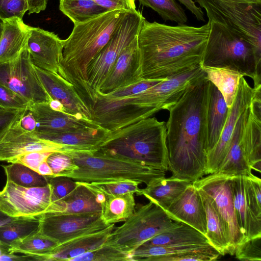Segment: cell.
I'll list each match as a JSON object with an SVG mask.
<instances>
[{"instance_id": "obj_12", "label": "cell", "mask_w": 261, "mask_h": 261, "mask_svg": "<svg viewBox=\"0 0 261 261\" xmlns=\"http://www.w3.org/2000/svg\"><path fill=\"white\" fill-rule=\"evenodd\" d=\"M49 184L27 188L7 180L0 191V210L9 217H40L49 212L52 204Z\"/></svg>"}, {"instance_id": "obj_30", "label": "cell", "mask_w": 261, "mask_h": 261, "mask_svg": "<svg viewBox=\"0 0 261 261\" xmlns=\"http://www.w3.org/2000/svg\"><path fill=\"white\" fill-rule=\"evenodd\" d=\"M228 109L220 92L210 82L206 117L207 153L219 140L227 118Z\"/></svg>"}, {"instance_id": "obj_21", "label": "cell", "mask_w": 261, "mask_h": 261, "mask_svg": "<svg viewBox=\"0 0 261 261\" xmlns=\"http://www.w3.org/2000/svg\"><path fill=\"white\" fill-rule=\"evenodd\" d=\"M38 77L53 99L60 101L65 112L78 117L91 119L92 113L73 85L58 73L34 65Z\"/></svg>"}, {"instance_id": "obj_41", "label": "cell", "mask_w": 261, "mask_h": 261, "mask_svg": "<svg viewBox=\"0 0 261 261\" xmlns=\"http://www.w3.org/2000/svg\"><path fill=\"white\" fill-rule=\"evenodd\" d=\"M71 261H130V254L105 244L74 258Z\"/></svg>"}, {"instance_id": "obj_1", "label": "cell", "mask_w": 261, "mask_h": 261, "mask_svg": "<svg viewBox=\"0 0 261 261\" xmlns=\"http://www.w3.org/2000/svg\"><path fill=\"white\" fill-rule=\"evenodd\" d=\"M209 83L205 78L190 87L168 110L167 167L173 177L193 182L205 175Z\"/></svg>"}, {"instance_id": "obj_31", "label": "cell", "mask_w": 261, "mask_h": 261, "mask_svg": "<svg viewBox=\"0 0 261 261\" xmlns=\"http://www.w3.org/2000/svg\"><path fill=\"white\" fill-rule=\"evenodd\" d=\"M207 244L210 243L205 235L193 227L180 222L142 244L163 246H182Z\"/></svg>"}, {"instance_id": "obj_36", "label": "cell", "mask_w": 261, "mask_h": 261, "mask_svg": "<svg viewBox=\"0 0 261 261\" xmlns=\"http://www.w3.org/2000/svg\"><path fill=\"white\" fill-rule=\"evenodd\" d=\"M59 9L74 24L107 11L93 0H60Z\"/></svg>"}, {"instance_id": "obj_17", "label": "cell", "mask_w": 261, "mask_h": 261, "mask_svg": "<svg viewBox=\"0 0 261 261\" xmlns=\"http://www.w3.org/2000/svg\"><path fill=\"white\" fill-rule=\"evenodd\" d=\"M20 118L0 136V162L10 163L16 158L34 151L60 152L62 147L39 138L35 132L24 129Z\"/></svg>"}, {"instance_id": "obj_52", "label": "cell", "mask_w": 261, "mask_h": 261, "mask_svg": "<svg viewBox=\"0 0 261 261\" xmlns=\"http://www.w3.org/2000/svg\"><path fill=\"white\" fill-rule=\"evenodd\" d=\"M183 4L193 14L195 15L198 21H205L203 11L200 7L196 5L193 0H177Z\"/></svg>"}, {"instance_id": "obj_47", "label": "cell", "mask_w": 261, "mask_h": 261, "mask_svg": "<svg viewBox=\"0 0 261 261\" xmlns=\"http://www.w3.org/2000/svg\"><path fill=\"white\" fill-rule=\"evenodd\" d=\"M30 104L27 99L0 84V106L10 109L28 110Z\"/></svg>"}, {"instance_id": "obj_55", "label": "cell", "mask_w": 261, "mask_h": 261, "mask_svg": "<svg viewBox=\"0 0 261 261\" xmlns=\"http://www.w3.org/2000/svg\"><path fill=\"white\" fill-rule=\"evenodd\" d=\"M36 172L44 176H53L54 175L51 169L46 161L42 162L39 165Z\"/></svg>"}, {"instance_id": "obj_5", "label": "cell", "mask_w": 261, "mask_h": 261, "mask_svg": "<svg viewBox=\"0 0 261 261\" xmlns=\"http://www.w3.org/2000/svg\"><path fill=\"white\" fill-rule=\"evenodd\" d=\"M201 65L226 68L252 79L261 86V51L225 26L210 22Z\"/></svg>"}, {"instance_id": "obj_56", "label": "cell", "mask_w": 261, "mask_h": 261, "mask_svg": "<svg viewBox=\"0 0 261 261\" xmlns=\"http://www.w3.org/2000/svg\"><path fill=\"white\" fill-rule=\"evenodd\" d=\"M48 103L52 109L56 111L66 112L63 106L60 101L57 100L51 99L49 102H48Z\"/></svg>"}, {"instance_id": "obj_48", "label": "cell", "mask_w": 261, "mask_h": 261, "mask_svg": "<svg viewBox=\"0 0 261 261\" xmlns=\"http://www.w3.org/2000/svg\"><path fill=\"white\" fill-rule=\"evenodd\" d=\"M160 81H161L143 79L137 83L118 89L107 94L116 97H127L142 92Z\"/></svg>"}, {"instance_id": "obj_59", "label": "cell", "mask_w": 261, "mask_h": 261, "mask_svg": "<svg viewBox=\"0 0 261 261\" xmlns=\"http://www.w3.org/2000/svg\"><path fill=\"white\" fill-rule=\"evenodd\" d=\"M7 253H8L7 251L5 249H4V248H3L2 247H1L0 246V256L3 254H7Z\"/></svg>"}, {"instance_id": "obj_7", "label": "cell", "mask_w": 261, "mask_h": 261, "mask_svg": "<svg viewBox=\"0 0 261 261\" xmlns=\"http://www.w3.org/2000/svg\"><path fill=\"white\" fill-rule=\"evenodd\" d=\"M179 223L149 201L136 208L122 225L114 228L105 244L130 254L146 241Z\"/></svg>"}, {"instance_id": "obj_11", "label": "cell", "mask_w": 261, "mask_h": 261, "mask_svg": "<svg viewBox=\"0 0 261 261\" xmlns=\"http://www.w3.org/2000/svg\"><path fill=\"white\" fill-rule=\"evenodd\" d=\"M200 65L163 80L153 86L128 97L133 102L148 108L153 114L162 110H169L190 87L206 78Z\"/></svg>"}, {"instance_id": "obj_24", "label": "cell", "mask_w": 261, "mask_h": 261, "mask_svg": "<svg viewBox=\"0 0 261 261\" xmlns=\"http://www.w3.org/2000/svg\"><path fill=\"white\" fill-rule=\"evenodd\" d=\"M115 224L98 231L87 233L60 244L49 252L36 256V260H69L105 244Z\"/></svg>"}, {"instance_id": "obj_32", "label": "cell", "mask_w": 261, "mask_h": 261, "mask_svg": "<svg viewBox=\"0 0 261 261\" xmlns=\"http://www.w3.org/2000/svg\"><path fill=\"white\" fill-rule=\"evenodd\" d=\"M243 112L238 119L233 132L228 151L217 172L230 176H246L252 173V169L245 159L240 142V134Z\"/></svg>"}, {"instance_id": "obj_51", "label": "cell", "mask_w": 261, "mask_h": 261, "mask_svg": "<svg viewBox=\"0 0 261 261\" xmlns=\"http://www.w3.org/2000/svg\"><path fill=\"white\" fill-rule=\"evenodd\" d=\"M107 11L124 10L127 11L136 10L135 0H93Z\"/></svg>"}, {"instance_id": "obj_54", "label": "cell", "mask_w": 261, "mask_h": 261, "mask_svg": "<svg viewBox=\"0 0 261 261\" xmlns=\"http://www.w3.org/2000/svg\"><path fill=\"white\" fill-rule=\"evenodd\" d=\"M29 14L39 13L44 11L47 6V0H28Z\"/></svg>"}, {"instance_id": "obj_29", "label": "cell", "mask_w": 261, "mask_h": 261, "mask_svg": "<svg viewBox=\"0 0 261 261\" xmlns=\"http://www.w3.org/2000/svg\"><path fill=\"white\" fill-rule=\"evenodd\" d=\"M192 183L187 179L164 176L152 181L145 188L141 189L140 195L166 210Z\"/></svg>"}, {"instance_id": "obj_34", "label": "cell", "mask_w": 261, "mask_h": 261, "mask_svg": "<svg viewBox=\"0 0 261 261\" xmlns=\"http://www.w3.org/2000/svg\"><path fill=\"white\" fill-rule=\"evenodd\" d=\"M39 224L40 217L14 218L0 226V246L8 252L13 243L38 232Z\"/></svg>"}, {"instance_id": "obj_10", "label": "cell", "mask_w": 261, "mask_h": 261, "mask_svg": "<svg viewBox=\"0 0 261 261\" xmlns=\"http://www.w3.org/2000/svg\"><path fill=\"white\" fill-rule=\"evenodd\" d=\"M0 84L30 103L49 102L53 99L38 77L27 45L16 58L0 62Z\"/></svg>"}, {"instance_id": "obj_39", "label": "cell", "mask_w": 261, "mask_h": 261, "mask_svg": "<svg viewBox=\"0 0 261 261\" xmlns=\"http://www.w3.org/2000/svg\"><path fill=\"white\" fill-rule=\"evenodd\" d=\"M140 5L155 11L165 21H174L178 24L188 21L187 16L175 0H138Z\"/></svg>"}, {"instance_id": "obj_14", "label": "cell", "mask_w": 261, "mask_h": 261, "mask_svg": "<svg viewBox=\"0 0 261 261\" xmlns=\"http://www.w3.org/2000/svg\"><path fill=\"white\" fill-rule=\"evenodd\" d=\"M110 225L103 221L101 213H49L40 217L38 232L60 244L81 235L102 230Z\"/></svg>"}, {"instance_id": "obj_53", "label": "cell", "mask_w": 261, "mask_h": 261, "mask_svg": "<svg viewBox=\"0 0 261 261\" xmlns=\"http://www.w3.org/2000/svg\"><path fill=\"white\" fill-rule=\"evenodd\" d=\"M20 125L24 129L35 132L36 128V121L32 114L28 110L20 119Z\"/></svg>"}, {"instance_id": "obj_4", "label": "cell", "mask_w": 261, "mask_h": 261, "mask_svg": "<svg viewBox=\"0 0 261 261\" xmlns=\"http://www.w3.org/2000/svg\"><path fill=\"white\" fill-rule=\"evenodd\" d=\"M165 121L148 117L109 131L96 151L168 171Z\"/></svg>"}, {"instance_id": "obj_3", "label": "cell", "mask_w": 261, "mask_h": 261, "mask_svg": "<svg viewBox=\"0 0 261 261\" xmlns=\"http://www.w3.org/2000/svg\"><path fill=\"white\" fill-rule=\"evenodd\" d=\"M128 12L107 11L74 24L70 35L63 40L58 73L74 86L91 113L96 96L87 83V67L112 38Z\"/></svg>"}, {"instance_id": "obj_26", "label": "cell", "mask_w": 261, "mask_h": 261, "mask_svg": "<svg viewBox=\"0 0 261 261\" xmlns=\"http://www.w3.org/2000/svg\"><path fill=\"white\" fill-rule=\"evenodd\" d=\"M77 184L75 189L67 195L52 203L49 213L83 214L101 212L99 194L82 182H77Z\"/></svg>"}, {"instance_id": "obj_33", "label": "cell", "mask_w": 261, "mask_h": 261, "mask_svg": "<svg viewBox=\"0 0 261 261\" xmlns=\"http://www.w3.org/2000/svg\"><path fill=\"white\" fill-rule=\"evenodd\" d=\"M135 193L107 196L101 204V218L108 225L125 221L136 210Z\"/></svg>"}, {"instance_id": "obj_6", "label": "cell", "mask_w": 261, "mask_h": 261, "mask_svg": "<svg viewBox=\"0 0 261 261\" xmlns=\"http://www.w3.org/2000/svg\"><path fill=\"white\" fill-rule=\"evenodd\" d=\"M78 169L68 176L77 182L91 183L129 180L144 183L165 176V171L120 158L92 152L70 151Z\"/></svg>"}, {"instance_id": "obj_15", "label": "cell", "mask_w": 261, "mask_h": 261, "mask_svg": "<svg viewBox=\"0 0 261 261\" xmlns=\"http://www.w3.org/2000/svg\"><path fill=\"white\" fill-rule=\"evenodd\" d=\"M153 115L148 108L132 102L128 97H116L97 92L91 120L101 127L112 131Z\"/></svg>"}, {"instance_id": "obj_16", "label": "cell", "mask_w": 261, "mask_h": 261, "mask_svg": "<svg viewBox=\"0 0 261 261\" xmlns=\"http://www.w3.org/2000/svg\"><path fill=\"white\" fill-rule=\"evenodd\" d=\"M254 88L242 76L239 81L233 102L228 109L227 118L219 140L207 153L205 175L217 173L228 151L232 136L238 118L250 105Z\"/></svg>"}, {"instance_id": "obj_44", "label": "cell", "mask_w": 261, "mask_h": 261, "mask_svg": "<svg viewBox=\"0 0 261 261\" xmlns=\"http://www.w3.org/2000/svg\"><path fill=\"white\" fill-rule=\"evenodd\" d=\"M51 187V200L57 201L73 191L77 186V182L66 176H46Z\"/></svg>"}, {"instance_id": "obj_8", "label": "cell", "mask_w": 261, "mask_h": 261, "mask_svg": "<svg viewBox=\"0 0 261 261\" xmlns=\"http://www.w3.org/2000/svg\"><path fill=\"white\" fill-rule=\"evenodd\" d=\"M208 21L231 30L261 51V3L232 0H195Z\"/></svg>"}, {"instance_id": "obj_23", "label": "cell", "mask_w": 261, "mask_h": 261, "mask_svg": "<svg viewBox=\"0 0 261 261\" xmlns=\"http://www.w3.org/2000/svg\"><path fill=\"white\" fill-rule=\"evenodd\" d=\"M109 130L98 126L62 133H36L40 138L62 146L60 152H92L97 150Z\"/></svg>"}, {"instance_id": "obj_58", "label": "cell", "mask_w": 261, "mask_h": 261, "mask_svg": "<svg viewBox=\"0 0 261 261\" xmlns=\"http://www.w3.org/2000/svg\"><path fill=\"white\" fill-rule=\"evenodd\" d=\"M236 2L247 3H261V0H232Z\"/></svg>"}, {"instance_id": "obj_42", "label": "cell", "mask_w": 261, "mask_h": 261, "mask_svg": "<svg viewBox=\"0 0 261 261\" xmlns=\"http://www.w3.org/2000/svg\"><path fill=\"white\" fill-rule=\"evenodd\" d=\"M46 161L52 170L53 176L67 177L79 168L70 155L61 152H51Z\"/></svg>"}, {"instance_id": "obj_43", "label": "cell", "mask_w": 261, "mask_h": 261, "mask_svg": "<svg viewBox=\"0 0 261 261\" xmlns=\"http://www.w3.org/2000/svg\"><path fill=\"white\" fill-rule=\"evenodd\" d=\"M234 255L240 260L260 261L261 236L244 241L237 247Z\"/></svg>"}, {"instance_id": "obj_13", "label": "cell", "mask_w": 261, "mask_h": 261, "mask_svg": "<svg viewBox=\"0 0 261 261\" xmlns=\"http://www.w3.org/2000/svg\"><path fill=\"white\" fill-rule=\"evenodd\" d=\"M231 177L217 172L202 177L192 184L213 200L226 227L230 239L231 255H232L237 247L245 241V238L241 231L234 211Z\"/></svg>"}, {"instance_id": "obj_18", "label": "cell", "mask_w": 261, "mask_h": 261, "mask_svg": "<svg viewBox=\"0 0 261 261\" xmlns=\"http://www.w3.org/2000/svg\"><path fill=\"white\" fill-rule=\"evenodd\" d=\"M142 80L136 37L121 51L98 92L107 94Z\"/></svg>"}, {"instance_id": "obj_45", "label": "cell", "mask_w": 261, "mask_h": 261, "mask_svg": "<svg viewBox=\"0 0 261 261\" xmlns=\"http://www.w3.org/2000/svg\"><path fill=\"white\" fill-rule=\"evenodd\" d=\"M248 200L254 214L261 217V179L252 173L246 176Z\"/></svg>"}, {"instance_id": "obj_35", "label": "cell", "mask_w": 261, "mask_h": 261, "mask_svg": "<svg viewBox=\"0 0 261 261\" xmlns=\"http://www.w3.org/2000/svg\"><path fill=\"white\" fill-rule=\"evenodd\" d=\"M201 66L206 74L207 80L217 88L228 108H230L240 80L244 76L239 72L228 68Z\"/></svg>"}, {"instance_id": "obj_9", "label": "cell", "mask_w": 261, "mask_h": 261, "mask_svg": "<svg viewBox=\"0 0 261 261\" xmlns=\"http://www.w3.org/2000/svg\"><path fill=\"white\" fill-rule=\"evenodd\" d=\"M144 19L137 10L128 12L112 38L89 64L87 83L96 96L121 51L137 36Z\"/></svg>"}, {"instance_id": "obj_25", "label": "cell", "mask_w": 261, "mask_h": 261, "mask_svg": "<svg viewBox=\"0 0 261 261\" xmlns=\"http://www.w3.org/2000/svg\"><path fill=\"white\" fill-rule=\"evenodd\" d=\"M231 188L238 223L245 240L261 236V217L251 208L246 191V175L232 176Z\"/></svg>"}, {"instance_id": "obj_22", "label": "cell", "mask_w": 261, "mask_h": 261, "mask_svg": "<svg viewBox=\"0 0 261 261\" xmlns=\"http://www.w3.org/2000/svg\"><path fill=\"white\" fill-rule=\"evenodd\" d=\"M164 210L174 220L187 224L206 235V219L204 204L198 190L192 183Z\"/></svg>"}, {"instance_id": "obj_2", "label": "cell", "mask_w": 261, "mask_h": 261, "mask_svg": "<svg viewBox=\"0 0 261 261\" xmlns=\"http://www.w3.org/2000/svg\"><path fill=\"white\" fill-rule=\"evenodd\" d=\"M210 30L209 21L195 27L145 18L137 36L142 79L163 81L200 65Z\"/></svg>"}, {"instance_id": "obj_40", "label": "cell", "mask_w": 261, "mask_h": 261, "mask_svg": "<svg viewBox=\"0 0 261 261\" xmlns=\"http://www.w3.org/2000/svg\"><path fill=\"white\" fill-rule=\"evenodd\" d=\"M88 188L106 196L117 195L128 192L140 194L138 182L129 180H119L99 182L84 183Z\"/></svg>"}, {"instance_id": "obj_27", "label": "cell", "mask_w": 261, "mask_h": 261, "mask_svg": "<svg viewBox=\"0 0 261 261\" xmlns=\"http://www.w3.org/2000/svg\"><path fill=\"white\" fill-rule=\"evenodd\" d=\"M30 26L22 19L13 18L3 20L0 38V62L16 58L27 45Z\"/></svg>"}, {"instance_id": "obj_20", "label": "cell", "mask_w": 261, "mask_h": 261, "mask_svg": "<svg viewBox=\"0 0 261 261\" xmlns=\"http://www.w3.org/2000/svg\"><path fill=\"white\" fill-rule=\"evenodd\" d=\"M27 47L34 66L58 73L63 40L57 35L39 28L30 27Z\"/></svg>"}, {"instance_id": "obj_46", "label": "cell", "mask_w": 261, "mask_h": 261, "mask_svg": "<svg viewBox=\"0 0 261 261\" xmlns=\"http://www.w3.org/2000/svg\"><path fill=\"white\" fill-rule=\"evenodd\" d=\"M28 10V0H0V19L3 21L13 18L22 19Z\"/></svg>"}, {"instance_id": "obj_60", "label": "cell", "mask_w": 261, "mask_h": 261, "mask_svg": "<svg viewBox=\"0 0 261 261\" xmlns=\"http://www.w3.org/2000/svg\"><path fill=\"white\" fill-rule=\"evenodd\" d=\"M3 28V21L0 19V38L1 37L2 33Z\"/></svg>"}, {"instance_id": "obj_57", "label": "cell", "mask_w": 261, "mask_h": 261, "mask_svg": "<svg viewBox=\"0 0 261 261\" xmlns=\"http://www.w3.org/2000/svg\"><path fill=\"white\" fill-rule=\"evenodd\" d=\"M13 218L8 216L0 210V226L9 222Z\"/></svg>"}, {"instance_id": "obj_50", "label": "cell", "mask_w": 261, "mask_h": 261, "mask_svg": "<svg viewBox=\"0 0 261 261\" xmlns=\"http://www.w3.org/2000/svg\"><path fill=\"white\" fill-rule=\"evenodd\" d=\"M26 109H14L0 106V136L15 121L27 112Z\"/></svg>"}, {"instance_id": "obj_38", "label": "cell", "mask_w": 261, "mask_h": 261, "mask_svg": "<svg viewBox=\"0 0 261 261\" xmlns=\"http://www.w3.org/2000/svg\"><path fill=\"white\" fill-rule=\"evenodd\" d=\"M9 180L27 188L44 187L48 184L46 176L39 174L27 166L17 163L2 166Z\"/></svg>"}, {"instance_id": "obj_28", "label": "cell", "mask_w": 261, "mask_h": 261, "mask_svg": "<svg viewBox=\"0 0 261 261\" xmlns=\"http://www.w3.org/2000/svg\"><path fill=\"white\" fill-rule=\"evenodd\" d=\"M201 196L206 213V233L210 244L221 255H231L230 243L225 224L214 202L204 191L197 189Z\"/></svg>"}, {"instance_id": "obj_37", "label": "cell", "mask_w": 261, "mask_h": 261, "mask_svg": "<svg viewBox=\"0 0 261 261\" xmlns=\"http://www.w3.org/2000/svg\"><path fill=\"white\" fill-rule=\"evenodd\" d=\"M58 245L56 241L38 232L13 243L8 248V252L35 257L49 252Z\"/></svg>"}, {"instance_id": "obj_19", "label": "cell", "mask_w": 261, "mask_h": 261, "mask_svg": "<svg viewBox=\"0 0 261 261\" xmlns=\"http://www.w3.org/2000/svg\"><path fill=\"white\" fill-rule=\"evenodd\" d=\"M28 111L35 118L36 133H62L99 126L92 120L54 110L48 102L30 103Z\"/></svg>"}, {"instance_id": "obj_49", "label": "cell", "mask_w": 261, "mask_h": 261, "mask_svg": "<svg viewBox=\"0 0 261 261\" xmlns=\"http://www.w3.org/2000/svg\"><path fill=\"white\" fill-rule=\"evenodd\" d=\"M51 153V152L43 151H34L27 153L16 158L10 163H20L37 171L39 165L42 162L46 161L47 157Z\"/></svg>"}]
</instances>
